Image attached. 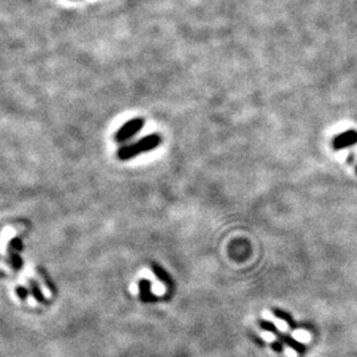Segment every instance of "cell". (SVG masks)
<instances>
[{"label":"cell","mask_w":357,"mask_h":357,"mask_svg":"<svg viewBox=\"0 0 357 357\" xmlns=\"http://www.w3.org/2000/svg\"><path fill=\"white\" fill-rule=\"evenodd\" d=\"M162 142L163 139L159 134H150L139 139L138 142H134V143L122 146L117 151V158L122 162H126V160L137 158V156L145 154V152L152 151V150L162 145Z\"/></svg>","instance_id":"cell-1"},{"label":"cell","mask_w":357,"mask_h":357,"mask_svg":"<svg viewBox=\"0 0 357 357\" xmlns=\"http://www.w3.org/2000/svg\"><path fill=\"white\" fill-rule=\"evenodd\" d=\"M145 118H132V119L126 122V123L117 131V134L114 137V141L117 142V143H124V142H127L128 139H131L134 135L139 134V131L145 127Z\"/></svg>","instance_id":"cell-2"},{"label":"cell","mask_w":357,"mask_h":357,"mask_svg":"<svg viewBox=\"0 0 357 357\" xmlns=\"http://www.w3.org/2000/svg\"><path fill=\"white\" fill-rule=\"evenodd\" d=\"M357 143V131L356 130H347L343 134L337 135L333 139V148L335 150H343L349 146H354Z\"/></svg>","instance_id":"cell-3"},{"label":"cell","mask_w":357,"mask_h":357,"mask_svg":"<svg viewBox=\"0 0 357 357\" xmlns=\"http://www.w3.org/2000/svg\"><path fill=\"white\" fill-rule=\"evenodd\" d=\"M138 289H139V298L145 303L156 300V296L152 294L151 282L148 281L147 278H142L141 281L138 282Z\"/></svg>","instance_id":"cell-4"},{"label":"cell","mask_w":357,"mask_h":357,"mask_svg":"<svg viewBox=\"0 0 357 357\" xmlns=\"http://www.w3.org/2000/svg\"><path fill=\"white\" fill-rule=\"evenodd\" d=\"M151 270L152 273L155 274V277L159 279V281L162 282V283H164L167 287H172V285H173V282H172V277L168 274V273L165 272L164 269L160 266V264L155 263V262H151Z\"/></svg>","instance_id":"cell-5"},{"label":"cell","mask_w":357,"mask_h":357,"mask_svg":"<svg viewBox=\"0 0 357 357\" xmlns=\"http://www.w3.org/2000/svg\"><path fill=\"white\" fill-rule=\"evenodd\" d=\"M29 287H31L32 296H33L38 303H48V300H47V298H45L44 295V292L41 291L40 286H38V283L34 281V279H29Z\"/></svg>","instance_id":"cell-6"},{"label":"cell","mask_w":357,"mask_h":357,"mask_svg":"<svg viewBox=\"0 0 357 357\" xmlns=\"http://www.w3.org/2000/svg\"><path fill=\"white\" fill-rule=\"evenodd\" d=\"M10 263L16 272H19V270L23 269V266H24V261H23L21 255L19 254V251L11 250L10 249Z\"/></svg>","instance_id":"cell-7"},{"label":"cell","mask_w":357,"mask_h":357,"mask_svg":"<svg viewBox=\"0 0 357 357\" xmlns=\"http://www.w3.org/2000/svg\"><path fill=\"white\" fill-rule=\"evenodd\" d=\"M10 249L15 251H23L24 249V242L20 237H15L10 241Z\"/></svg>","instance_id":"cell-8"},{"label":"cell","mask_w":357,"mask_h":357,"mask_svg":"<svg viewBox=\"0 0 357 357\" xmlns=\"http://www.w3.org/2000/svg\"><path fill=\"white\" fill-rule=\"evenodd\" d=\"M38 273H40V275H41L42 278H44V281H45V283H47V286L49 287V290L52 291V294L56 291V286L53 285L51 282V278H49V275L47 274V273L44 272V269H41V267H38Z\"/></svg>","instance_id":"cell-9"},{"label":"cell","mask_w":357,"mask_h":357,"mask_svg":"<svg viewBox=\"0 0 357 357\" xmlns=\"http://www.w3.org/2000/svg\"><path fill=\"white\" fill-rule=\"evenodd\" d=\"M15 291H16V295L19 296V299H20V300H23V302H24V300H27L28 290L25 289L24 286H17Z\"/></svg>","instance_id":"cell-10"},{"label":"cell","mask_w":357,"mask_h":357,"mask_svg":"<svg viewBox=\"0 0 357 357\" xmlns=\"http://www.w3.org/2000/svg\"><path fill=\"white\" fill-rule=\"evenodd\" d=\"M285 352L287 353V356H289V357H296V356H298V352H296V350L294 349L292 347H289V345L286 347Z\"/></svg>","instance_id":"cell-11"},{"label":"cell","mask_w":357,"mask_h":357,"mask_svg":"<svg viewBox=\"0 0 357 357\" xmlns=\"http://www.w3.org/2000/svg\"><path fill=\"white\" fill-rule=\"evenodd\" d=\"M356 172H357V168H356Z\"/></svg>","instance_id":"cell-12"}]
</instances>
